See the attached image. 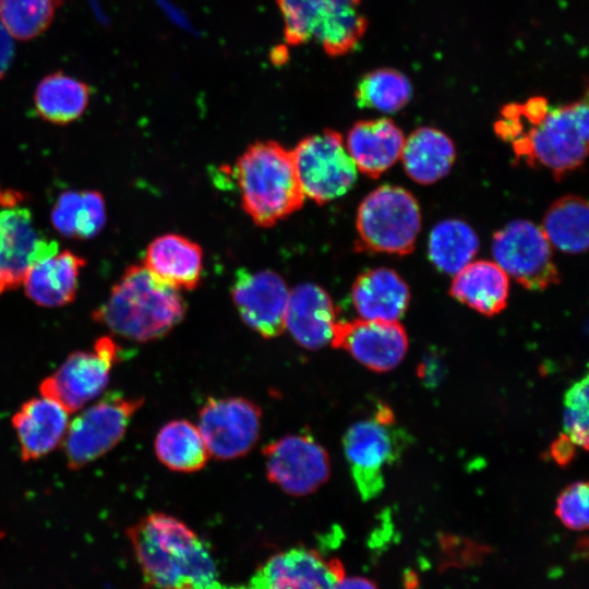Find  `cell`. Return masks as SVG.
<instances>
[{"instance_id":"1","label":"cell","mask_w":589,"mask_h":589,"mask_svg":"<svg viewBox=\"0 0 589 589\" xmlns=\"http://www.w3.org/2000/svg\"><path fill=\"white\" fill-rule=\"evenodd\" d=\"M127 536L144 589H225L206 543L182 520L152 513Z\"/></svg>"},{"instance_id":"2","label":"cell","mask_w":589,"mask_h":589,"mask_svg":"<svg viewBox=\"0 0 589 589\" xmlns=\"http://www.w3.org/2000/svg\"><path fill=\"white\" fill-rule=\"evenodd\" d=\"M185 314L179 290L157 279L144 266L131 265L112 287L93 320L134 341L163 337Z\"/></svg>"},{"instance_id":"3","label":"cell","mask_w":589,"mask_h":589,"mask_svg":"<svg viewBox=\"0 0 589 589\" xmlns=\"http://www.w3.org/2000/svg\"><path fill=\"white\" fill-rule=\"evenodd\" d=\"M241 204L261 227H271L300 209L305 196L291 151L277 142L251 145L236 164Z\"/></svg>"},{"instance_id":"4","label":"cell","mask_w":589,"mask_h":589,"mask_svg":"<svg viewBox=\"0 0 589 589\" xmlns=\"http://www.w3.org/2000/svg\"><path fill=\"white\" fill-rule=\"evenodd\" d=\"M587 100L549 107L533 123L519 120L520 134L510 144L515 155L530 166H543L555 178L579 168L588 152Z\"/></svg>"},{"instance_id":"5","label":"cell","mask_w":589,"mask_h":589,"mask_svg":"<svg viewBox=\"0 0 589 589\" xmlns=\"http://www.w3.org/2000/svg\"><path fill=\"white\" fill-rule=\"evenodd\" d=\"M363 0H276L290 46L318 44L333 58L359 45L368 29Z\"/></svg>"},{"instance_id":"6","label":"cell","mask_w":589,"mask_h":589,"mask_svg":"<svg viewBox=\"0 0 589 589\" xmlns=\"http://www.w3.org/2000/svg\"><path fill=\"white\" fill-rule=\"evenodd\" d=\"M356 227L363 249L406 255L413 251L421 228L420 207L408 190L385 184L362 200Z\"/></svg>"},{"instance_id":"7","label":"cell","mask_w":589,"mask_h":589,"mask_svg":"<svg viewBox=\"0 0 589 589\" xmlns=\"http://www.w3.org/2000/svg\"><path fill=\"white\" fill-rule=\"evenodd\" d=\"M142 404L143 398L112 393L79 413L69 423L63 440L69 468L81 469L112 449Z\"/></svg>"},{"instance_id":"8","label":"cell","mask_w":589,"mask_h":589,"mask_svg":"<svg viewBox=\"0 0 589 589\" xmlns=\"http://www.w3.org/2000/svg\"><path fill=\"white\" fill-rule=\"evenodd\" d=\"M291 153L304 196L317 204L340 197L357 180L358 169L335 130L302 139Z\"/></svg>"},{"instance_id":"9","label":"cell","mask_w":589,"mask_h":589,"mask_svg":"<svg viewBox=\"0 0 589 589\" xmlns=\"http://www.w3.org/2000/svg\"><path fill=\"white\" fill-rule=\"evenodd\" d=\"M119 351L112 338L103 336L92 350L72 352L40 383V395L57 401L69 413L80 410L104 392Z\"/></svg>"},{"instance_id":"10","label":"cell","mask_w":589,"mask_h":589,"mask_svg":"<svg viewBox=\"0 0 589 589\" xmlns=\"http://www.w3.org/2000/svg\"><path fill=\"white\" fill-rule=\"evenodd\" d=\"M494 262L506 275L529 290H543L560 281L552 245L541 227L516 219L495 232Z\"/></svg>"},{"instance_id":"11","label":"cell","mask_w":589,"mask_h":589,"mask_svg":"<svg viewBox=\"0 0 589 589\" xmlns=\"http://www.w3.org/2000/svg\"><path fill=\"white\" fill-rule=\"evenodd\" d=\"M407 435L375 419L352 424L344 436L345 455L353 482L363 500L377 496L384 489L383 469L401 455Z\"/></svg>"},{"instance_id":"12","label":"cell","mask_w":589,"mask_h":589,"mask_svg":"<svg viewBox=\"0 0 589 589\" xmlns=\"http://www.w3.org/2000/svg\"><path fill=\"white\" fill-rule=\"evenodd\" d=\"M269 481L293 496L308 495L330 474L327 452L309 435H287L263 448Z\"/></svg>"},{"instance_id":"13","label":"cell","mask_w":589,"mask_h":589,"mask_svg":"<svg viewBox=\"0 0 589 589\" xmlns=\"http://www.w3.org/2000/svg\"><path fill=\"white\" fill-rule=\"evenodd\" d=\"M211 455L233 459L256 443L261 409L241 397L209 398L199 413L197 425Z\"/></svg>"},{"instance_id":"14","label":"cell","mask_w":589,"mask_h":589,"mask_svg":"<svg viewBox=\"0 0 589 589\" xmlns=\"http://www.w3.org/2000/svg\"><path fill=\"white\" fill-rule=\"evenodd\" d=\"M17 202L0 209V294L17 288L27 271L58 252V242L35 225L29 209Z\"/></svg>"},{"instance_id":"15","label":"cell","mask_w":589,"mask_h":589,"mask_svg":"<svg viewBox=\"0 0 589 589\" xmlns=\"http://www.w3.org/2000/svg\"><path fill=\"white\" fill-rule=\"evenodd\" d=\"M344 576L338 558L297 546L269 556L256 569L250 589H334Z\"/></svg>"},{"instance_id":"16","label":"cell","mask_w":589,"mask_h":589,"mask_svg":"<svg viewBox=\"0 0 589 589\" xmlns=\"http://www.w3.org/2000/svg\"><path fill=\"white\" fill-rule=\"evenodd\" d=\"M231 294L243 322L261 336L274 338L286 329L289 290L275 272L239 269Z\"/></svg>"},{"instance_id":"17","label":"cell","mask_w":589,"mask_h":589,"mask_svg":"<svg viewBox=\"0 0 589 589\" xmlns=\"http://www.w3.org/2000/svg\"><path fill=\"white\" fill-rule=\"evenodd\" d=\"M330 344L348 351L368 369L387 372L402 361L408 337L398 322L358 318L336 321Z\"/></svg>"},{"instance_id":"18","label":"cell","mask_w":589,"mask_h":589,"mask_svg":"<svg viewBox=\"0 0 589 589\" xmlns=\"http://www.w3.org/2000/svg\"><path fill=\"white\" fill-rule=\"evenodd\" d=\"M336 309L329 294L314 284H301L289 291L285 328L305 349H320L330 342Z\"/></svg>"},{"instance_id":"19","label":"cell","mask_w":589,"mask_h":589,"mask_svg":"<svg viewBox=\"0 0 589 589\" xmlns=\"http://www.w3.org/2000/svg\"><path fill=\"white\" fill-rule=\"evenodd\" d=\"M24 461L37 460L52 452L64 438L69 412L57 401L35 397L12 417Z\"/></svg>"},{"instance_id":"20","label":"cell","mask_w":589,"mask_h":589,"mask_svg":"<svg viewBox=\"0 0 589 589\" xmlns=\"http://www.w3.org/2000/svg\"><path fill=\"white\" fill-rule=\"evenodd\" d=\"M404 143L399 127L390 119L378 118L354 123L346 148L359 171L378 178L400 158Z\"/></svg>"},{"instance_id":"21","label":"cell","mask_w":589,"mask_h":589,"mask_svg":"<svg viewBox=\"0 0 589 589\" xmlns=\"http://www.w3.org/2000/svg\"><path fill=\"white\" fill-rule=\"evenodd\" d=\"M351 300L361 318L398 322L409 305L410 291L395 271L378 267L356 278Z\"/></svg>"},{"instance_id":"22","label":"cell","mask_w":589,"mask_h":589,"mask_svg":"<svg viewBox=\"0 0 589 589\" xmlns=\"http://www.w3.org/2000/svg\"><path fill=\"white\" fill-rule=\"evenodd\" d=\"M143 266L157 279L178 290L193 289L201 280L203 252L190 239L168 233L151 242Z\"/></svg>"},{"instance_id":"23","label":"cell","mask_w":589,"mask_h":589,"mask_svg":"<svg viewBox=\"0 0 589 589\" xmlns=\"http://www.w3.org/2000/svg\"><path fill=\"white\" fill-rule=\"evenodd\" d=\"M84 259L63 251L34 264L25 274L23 285L28 298L47 308L72 302L77 290L80 269Z\"/></svg>"},{"instance_id":"24","label":"cell","mask_w":589,"mask_h":589,"mask_svg":"<svg viewBox=\"0 0 589 589\" xmlns=\"http://www.w3.org/2000/svg\"><path fill=\"white\" fill-rule=\"evenodd\" d=\"M509 277L495 263L486 260L470 262L454 275L449 293L474 311L493 316L507 304Z\"/></svg>"},{"instance_id":"25","label":"cell","mask_w":589,"mask_h":589,"mask_svg":"<svg viewBox=\"0 0 589 589\" xmlns=\"http://www.w3.org/2000/svg\"><path fill=\"white\" fill-rule=\"evenodd\" d=\"M400 158L406 173L419 184H432L452 169L456 149L442 131L422 127L405 139Z\"/></svg>"},{"instance_id":"26","label":"cell","mask_w":589,"mask_h":589,"mask_svg":"<svg viewBox=\"0 0 589 589\" xmlns=\"http://www.w3.org/2000/svg\"><path fill=\"white\" fill-rule=\"evenodd\" d=\"M51 223L59 233L68 238L97 236L106 224L103 195L97 191L63 192L52 208Z\"/></svg>"},{"instance_id":"27","label":"cell","mask_w":589,"mask_h":589,"mask_svg":"<svg viewBox=\"0 0 589 589\" xmlns=\"http://www.w3.org/2000/svg\"><path fill=\"white\" fill-rule=\"evenodd\" d=\"M91 96L87 84L62 72L45 76L35 91L37 113L46 121L64 124L77 119Z\"/></svg>"},{"instance_id":"28","label":"cell","mask_w":589,"mask_h":589,"mask_svg":"<svg viewBox=\"0 0 589 589\" xmlns=\"http://www.w3.org/2000/svg\"><path fill=\"white\" fill-rule=\"evenodd\" d=\"M588 203L580 196H563L548 208L541 229L550 241L562 252L578 254L588 248Z\"/></svg>"},{"instance_id":"29","label":"cell","mask_w":589,"mask_h":589,"mask_svg":"<svg viewBox=\"0 0 589 589\" xmlns=\"http://www.w3.org/2000/svg\"><path fill=\"white\" fill-rule=\"evenodd\" d=\"M154 446L160 462L180 472L202 469L211 455L199 428L187 420L166 423L157 433Z\"/></svg>"},{"instance_id":"30","label":"cell","mask_w":589,"mask_h":589,"mask_svg":"<svg viewBox=\"0 0 589 589\" xmlns=\"http://www.w3.org/2000/svg\"><path fill=\"white\" fill-rule=\"evenodd\" d=\"M473 228L460 219H445L432 229L429 237V257L437 269L455 275L473 261L479 250Z\"/></svg>"},{"instance_id":"31","label":"cell","mask_w":589,"mask_h":589,"mask_svg":"<svg viewBox=\"0 0 589 589\" xmlns=\"http://www.w3.org/2000/svg\"><path fill=\"white\" fill-rule=\"evenodd\" d=\"M412 87L408 77L394 69H377L359 81L354 96L361 108L392 113L410 100Z\"/></svg>"},{"instance_id":"32","label":"cell","mask_w":589,"mask_h":589,"mask_svg":"<svg viewBox=\"0 0 589 589\" xmlns=\"http://www.w3.org/2000/svg\"><path fill=\"white\" fill-rule=\"evenodd\" d=\"M53 7L51 0H0V22L11 37L28 40L50 25Z\"/></svg>"},{"instance_id":"33","label":"cell","mask_w":589,"mask_h":589,"mask_svg":"<svg viewBox=\"0 0 589 589\" xmlns=\"http://www.w3.org/2000/svg\"><path fill=\"white\" fill-rule=\"evenodd\" d=\"M588 376L576 382L564 396L563 425L575 445L588 448Z\"/></svg>"},{"instance_id":"34","label":"cell","mask_w":589,"mask_h":589,"mask_svg":"<svg viewBox=\"0 0 589 589\" xmlns=\"http://www.w3.org/2000/svg\"><path fill=\"white\" fill-rule=\"evenodd\" d=\"M588 483L578 481L568 485L556 501L555 515L564 526L581 531L588 527Z\"/></svg>"},{"instance_id":"35","label":"cell","mask_w":589,"mask_h":589,"mask_svg":"<svg viewBox=\"0 0 589 589\" xmlns=\"http://www.w3.org/2000/svg\"><path fill=\"white\" fill-rule=\"evenodd\" d=\"M575 446L574 442L566 434H563L553 442L550 454L556 464L565 467L575 457Z\"/></svg>"},{"instance_id":"36","label":"cell","mask_w":589,"mask_h":589,"mask_svg":"<svg viewBox=\"0 0 589 589\" xmlns=\"http://www.w3.org/2000/svg\"><path fill=\"white\" fill-rule=\"evenodd\" d=\"M13 51L14 46L11 36L0 22V79L4 75L12 61Z\"/></svg>"},{"instance_id":"37","label":"cell","mask_w":589,"mask_h":589,"mask_svg":"<svg viewBox=\"0 0 589 589\" xmlns=\"http://www.w3.org/2000/svg\"><path fill=\"white\" fill-rule=\"evenodd\" d=\"M334 589H378L375 582L366 577L361 576H344L335 586Z\"/></svg>"},{"instance_id":"38","label":"cell","mask_w":589,"mask_h":589,"mask_svg":"<svg viewBox=\"0 0 589 589\" xmlns=\"http://www.w3.org/2000/svg\"><path fill=\"white\" fill-rule=\"evenodd\" d=\"M53 2L55 5L59 4L62 2V0H51Z\"/></svg>"},{"instance_id":"39","label":"cell","mask_w":589,"mask_h":589,"mask_svg":"<svg viewBox=\"0 0 589 589\" xmlns=\"http://www.w3.org/2000/svg\"><path fill=\"white\" fill-rule=\"evenodd\" d=\"M239 589H242V588H239Z\"/></svg>"}]
</instances>
